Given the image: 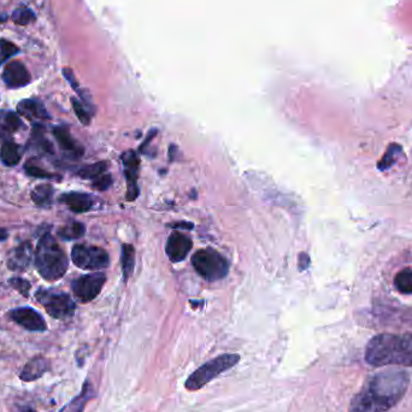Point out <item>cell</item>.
Listing matches in <instances>:
<instances>
[{
	"label": "cell",
	"instance_id": "obj_36",
	"mask_svg": "<svg viewBox=\"0 0 412 412\" xmlns=\"http://www.w3.org/2000/svg\"><path fill=\"white\" fill-rule=\"evenodd\" d=\"M19 412H35L34 411V410H33V409L31 408H23L21 409V411Z\"/></svg>",
	"mask_w": 412,
	"mask_h": 412
},
{
	"label": "cell",
	"instance_id": "obj_19",
	"mask_svg": "<svg viewBox=\"0 0 412 412\" xmlns=\"http://www.w3.org/2000/svg\"><path fill=\"white\" fill-rule=\"evenodd\" d=\"M24 150L19 144L12 140H5L0 147V160L6 166H15L19 163Z\"/></svg>",
	"mask_w": 412,
	"mask_h": 412
},
{
	"label": "cell",
	"instance_id": "obj_29",
	"mask_svg": "<svg viewBox=\"0 0 412 412\" xmlns=\"http://www.w3.org/2000/svg\"><path fill=\"white\" fill-rule=\"evenodd\" d=\"M24 170L29 176L32 178H37V179L44 180H60L58 175L52 174L50 171L44 169L40 165H37V163H34L33 160H29L26 164H24Z\"/></svg>",
	"mask_w": 412,
	"mask_h": 412
},
{
	"label": "cell",
	"instance_id": "obj_26",
	"mask_svg": "<svg viewBox=\"0 0 412 412\" xmlns=\"http://www.w3.org/2000/svg\"><path fill=\"white\" fill-rule=\"evenodd\" d=\"M86 233V227L81 222H71L58 229L57 235L63 240H75L81 238Z\"/></svg>",
	"mask_w": 412,
	"mask_h": 412
},
{
	"label": "cell",
	"instance_id": "obj_8",
	"mask_svg": "<svg viewBox=\"0 0 412 412\" xmlns=\"http://www.w3.org/2000/svg\"><path fill=\"white\" fill-rule=\"evenodd\" d=\"M106 276L103 273H93V274L83 275L71 284L74 297L83 304L94 300L105 284Z\"/></svg>",
	"mask_w": 412,
	"mask_h": 412
},
{
	"label": "cell",
	"instance_id": "obj_33",
	"mask_svg": "<svg viewBox=\"0 0 412 412\" xmlns=\"http://www.w3.org/2000/svg\"><path fill=\"white\" fill-rule=\"evenodd\" d=\"M111 183H112L111 175L104 174L99 176L94 181H92V186H93V188L98 189V191H105V189L110 187Z\"/></svg>",
	"mask_w": 412,
	"mask_h": 412
},
{
	"label": "cell",
	"instance_id": "obj_6",
	"mask_svg": "<svg viewBox=\"0 0 412 412\" xmlns=\"http://www.w3.org/2000/svg\"><path fill=\"white\" fill-rule=\"evenodd\" d=\"M35 298L37 302L45 307L47 314L57 320L69 318L73 316L76 310V305L71 297L55 289H37Z\"/></svg>",
	"mask_w": 412,
	"mask_h": 412
},
{
	"label": "cell",
	"instance_id": "obj_27",
	"mask_svg": "<svg viewBox=\"0 0 412 412\" xmlns=\"http://www.w3.org/2000/svg\"><path fill=\"white\" fill-rule=\"evenodd\" d=\"M106 170H108V163L106 162H98L94 164L86 165L81 169L78 170V175L80 178L86 180H94L98 179L101 175L106 174Z\"/></svg>",
	"mask_w": 412,
	"mask_h": 412
},
{
	"label": "cell",
	"instance_id": "obj_34",
	"mask_svg": "<svg viewBox=\"0 0 412 412\" xmlns=\"http://www.w3.org/2000/svg\"><path fill=\"white\" fill-rule=\"evenodd\" d=\"M310 266V257L307 256V253H300L299 256V269L300 271H305Z\"/></svg>",
	"mask_w": 412,
	"mask_h": 412
},
{
	"label": "cell",
	"instance_id": "obj_7",
	"mask_svg": "<svg viewBox=\"0 0 412 412\" xmlns=\"http://www.w3.org/2000/svg\"><path fill=\"white\" fill-rule=\"evenodd\" d=\"M74 264L83 271H101L110 263V258L104 248L92 245H75L71 251Z\"/></svg>",
	"mask_w": 412,
	"mask_h": 412
},
{
	"label": "cell",
	"instance_id": "obj_32",
	"mask_svg": "<svg viewBox=\"0 0 412 412\" xmlns=\"http://www.w3.org/2000/svg\"><path fill=\"white\" fill-rule=\"evenodd\" d=\"M9 284L12 289H16L19 293L22 294L23 297H28L29 295V291H31V282L27 280L22 279V277H12L9 280Z\"/></svg>",
	"mask_w": 412,
	"mask_h": 412
},
{
	"label": "cell",
	"instance_id": "obj_2",
	"mask_svg": "<svg viewBox=\"0 0 412 412\" xmlns=\"http://www.w3.org/2000/svg\"><path fill=\"white\" fill-rule=\"evenodd\" d=\"M366 361L374 366H412V334L376 335L366 345Z\"/></svg>",
	"mask_w": 412,
	"mask_h": 412
},
{
	"label": "cell",
	"instance_id": "obj_37",
	"mask_svg": "<svg viewBox=\"0 0 412 412\" xmlns=\"http://www.w3.org/2000/svg\"><path fill=\"white\" fill-rule=\"evenodd\" d=\"M0 22H1V21H0Z\"/></svg>",
	"mask_w": 412,
	"mask_h": 412
},
{
	"label": "cell",
	"instance_id": "obj_14",
	"mask_svg": "<svg viewBox=\"0 0 412 412\" xmlns=\"http://www.w3.org/2000/svg\"><path fill=\"white\" fill-rule=\"evenodd\" d=\"M53 137H55V141L60 147V150L65 152L68 157H73V158H78L83 155V147L78 144L70 134L67 126H57L53 128Z\"/></svg>",
	"mask_w": 412,
	"mask_h": 412
},
{
	"label": "cell",
	"instance_id": "obj_17",
	"mask_svg": "<svg viewBox=\"0 0 412 412\" xmlns=\"http://www.w3.org/2000/svg\"><path fill=\"white\" fill-rule=\"evenodd\" d=\"M17 112L31 121H47L51 114L39 99H23L17 105Z\"/></svg>",
	"mask_w": 412,
	"mask_h": 412
},
{
	"label": "cell",
	"instance_id": "obj_10",
	"mask_svg": "<svg viewBox=\"0 0 412 412\" xmlns=\"http://www.w3.org/2000/svg\"><path fill=\"white\" fill-rule=\"evenodd\" d=\"M1 78H3L6 87L10 89L26 87L32 81L31 73L28 71L26 65L19 60H14V62H10L5 65Z\"/></svg>",
	"mask_w": 412,
	"mask_h": 412
},
{
	"label": "cell",
	"instance_id": "obj_3",
	"mask_svg": "<svg viewBox=\"0 0 412 412\" xmlns=\"http://www.w3.org/2000/svg\"><path fill=\"white\" fill-rule=\"evenodd\" d=\"M35 266L42 277L50 282L62 279L68 271V257L50 233L44 234L39 240Z\"/></svg>",
	"mask_w": 412,
	"mask_h": 412
},
{
	"label": "cell",
	"instance_id": "obj_20",
	"mask_svg": "<svg viewBox=\"0 0 412 412\" xmlns=\"http://www.w3.org/2000/svg\"><path fill=\"white\" fill-rule=\"evenodd\" d=\"M21 128H23V122L19 114L12 111H0V139L10 137Z\"/></svg>",
	"mask_w": 412,
	"mask_h": 412
},
{
	"label": "cell",
	"instance_id": "obj_4",
	"mask_svg": "<svg viewBox=\"0 0 412 412\" xmlns=\"http://www.w3.org/2000/svg\"><path fill=\"white\" fill-rule=\"evenodd\" d=\"M239 361H240V356L235 353H225V354H221L218 357L212 358L209 362L199 366L197 370L193 371L192 375L188 377L184 386L191 392L199 390L217 376H220L225 371L237 366Z\"/></svg>",
	"mask_w": 412,
	"mask_h": 412
},
{
	"label": "cell",
	"instance_id": "obj_9",
	"mask_svg": "<svg viewBox=\"0 0 412 412\" xmlns=\"http://www.w3.org/2000/svg\"><path fill=\"white\" fill-rule=\"evenodd\" d=\"M9 317L16 325L29 332H45L47 329L44 317L32 307H16L9 312Z\"/></svg>",
	"mask_w": 412,
	"mask_h": 412
},
{
	"label": "cell",
	"instance_id": "obj_12",
	"mask_svg": "<svg viewBox=\"0 0 412 412\" xmlns=\"http://www.w3.org/2000/svg\"><path fill=\"white\" fill-rule=\"evenodd\" d=\"M122 162L124 165V174L127 178V184H128V192H127V199L133 202L139 194V188H137V173H139V165L140 160L137 158L135 152L128 151L123 153Z\"/></svg>",
	"mask_w": 412,
	"mask_h": 412
},
{
	"label": "cell",
	"instance_id": "obj_35",
	"mask_svg": "<svg viewBox=\"0 0 412 412\" xmlns=\"http://www.w3.org/2000/svg\"><path fill=\"white\" fill-rule=\"evenodd\" d=\"M8 238H9L8 230L4 228H0V243H1V241H5Z\"/></svg>",
	"mask_w": 412,
	"mask_h": 412
},
{
	"label": "cell",
	"instance_id": "obj_1",
	"mask_svg": "<svg viewBox=\"0 0 412 412\" xmlns=\"http://www.w3.org/2000/svg\"><path fill=\"white\" fill-rule=\"evenodd\" d=\"M409 375L388 369L370 377L353 398L351 412H387L403 399L408 390Z\"/></svg>",
	"mask_w": 412,
	"mask_h": 412
},
{
	"label": "cell",
	"instance_id": "obj_30",
	"mask_svg": "<svg viewBox=\"0 0 412 412\" xmlns=\"http://www.w3.org/2000/svg\"><path fill=\"white\" fill-rule=\"evenodd\" d=\"M71 104H73L74 111H75V114L78 116V119H80V122L85 124V126H88V124L91 123L93 110L89 109L85 103H83L78 98H71Z\"/></svg>",
	"mask_w": 412,
	"mask_h": 412
},
{
	"label": "cell",
	"instance_id": "obj_28",
	"mask_svg": "<svg viewBox=\"0 0 412 412\" xmlns=\"http://www.w3.org/2000/svg\"><path fill=\"white\" fill-rule=\"evenodd\" d=\"M11 19L19 26H28L37 19V15L27 6H19L17 9H15L11 15Z\"/></svg>",
	"mask_w": 412,
	"mask_h": 412
},
{
	"label": "cell",
	"instance_id": "obj_22",
	"mask_svg": "<svg viewBox=\"0 0 412 412\" xmlns=\"http://www.w3.org/2000/svg\"><path fill=\"white\" fill-rule=\"evenodd\" d=\"M92 397H93V388L91 384L86 381L81 393L78 394L76 398H74L70 403L67 404L60 412H83Z\"/></svg>",
	"mask_w": 412,
	"mask_h": 412
},
{
	"label": "cell",
	"instance_id": "obj_5",
	"mask_svg": "<svg viewBox=\"0 0 412 412\" xmlns=\"http://www.w3.org/2000/svg\"><path fill=\"white\" fill-rule=\"evenodd\" d=\"M192 264L198 274L210 282L223 279L229 271L228 261L225 257L211 248L196 252L192 257Z\"/></svg>",
	"mask_w": 412,
	"mask_h": 412
},
{
	"label": "cell",
	"instance_id": "obj_31",
	"mask_svg": "<svg viewBox=\"0 0 412 412\" xmlns=\"http://www.w3.org/2000/svg\"><path fill=\"white\" fill-rule=\"evenodd\" d=\"M19 46L6 39H0V65L6 63L14 55H19Z\"/></svg>",
	"mask_w": 412,
	"mask_h": 412
},
{
	"label": "cell",
	"instance_id": "obj_16",
	"mask_svg": "<svg viewBox=\"0 0 412 412\" xmlns=\"http://www.w3.org/2000/svg\"><path fill=\"white\" fill-rule=\"evenodd\" d=\"M60 203L68 206L69 210L73 211L75 214H83L87 212L93 207V198L87 193L69 192L62 194L60 198Z\"/></svg>",
	"mask_w": 412,
	"mask_h": 412
},
{
	"label": "cell",
	"instance_id": "obj_18",
	"mask_svg": "<svg viewBox=\"0 0 412 412\" xmlns=\"http://www.w3.org/2000/svg\"><path fill=\"white\" fill-rule=\"evenodd\" d=\"M50 368V362L44 357H34L23 366L19 379L24 382H33L40 379Z\"/></svg>",
	"mask_w": 412,
	"mask_h": 412
},
{
	"label": "cell",
	"instance_id": "obj_23",
	"mask_svg": "<svg viewBox=\"0 0 412 412\" xmlns=\"http://www.w3.org/2000/svg\"><path fill=\"white\" fill-rule=\"evenodd\" d=\"M404 156L403 147L399 144H390L385 155L382 156L379 163H377V169L380 171H386L393 166L394 163Z\"/></svg>",
	"mask_w": 412,
	"mask_h": 412
},
{
	"label": "cell",
	"instance_id": "obj_15",
	"mask_svg": "<svg viewBox=\"0 0 412 412\" xmlns=\"http://www.w3.org/2000/svg\"><path fill=\"white\" fill-rule=\"evenodd\" d=\"M28 148H31L42 156H52L55 153L53 146L46 135L45 127L42 124L35 123L33 126Z\"/></svg>",
	"mask_w": 412,
	"mask_h": 412
},
{
	"label": "cell",
	"instance_id": "obj_13",
	"mask_svg": "<svg viewBox=\"0 0 412 412\" xmlns=\"http://www.w3.org/2000/svg\"><path fill=\"white\" fill-rule=\"evenodd\" d=\"M33 259V245L29 241L19 245L17 248L11 250L8 256V268L16 273L27 271Z\"/></svg>",
	"mask_w": 412,
	"mask_h": 412
},
{
	"label": "cell",
	"instance_id": "obj_21",
	"mask_svg": "<svg viewBox=\"0 0 412 412\" xmlns=\"http://www.w3.org/2000/svg\"><path fill=\"white\" fill-rule=\"evenodd\" d=\"M53 196L55 188L52 187V184L42 183L33 189L32 200L39 207H50L53 203Z\"/></svg>",
	"mask_w": 412,
	"mask_h": 412
},
{
	"label": "cell",
	"instance_id": "obj_25",
	"mask_svg": "<svg viewBox=\"0 0 412 412\" xmlns=\"http://www.w3.org/2000/svg\"><path fill=\"white\" fill-rule=\"evenodd\" d=\"M121 263H122L124 279L127 280L133 274L134 266H135V250L132 245L124 243L122 246Z\"/></svg>",
	"mask_w": 412,
	"mask_h": 412
},
{
	"label": "cell",
	"instance_id": "obj_11",
	"mask_svg": "<svg viewBox=\"0 0 412 412\" xmlns=\"http://www.w3.org/2000/svg\"><path fill=\"white\" fill-rule=\"evenodd\" d=\"M192 240L187 235L174 232L166 241V255L174 263L182 261L192 250Z\"/></svg>",
	"mask_w": 412,
	"mask_h": 412
},
{
	"label": "cell",
	"instance_id": "obj_24",
	"mask_svg": "<svg viewBox=\"0 0 412 412\" xmlns=\"http://www.w3.org/2000/svg\"><path fill=\"white\" fill-rule=\"evenodd\" d=\"M394 287L399 293L411 295L412 294V268H405L399 271L394 277Z\"/></svg>",
	"mask_w": 412,
	"mask_h": 412
}]
</instances>
